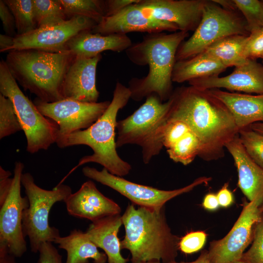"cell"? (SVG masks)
Instances as JSON below:
<instances>
[{
    "instance_id": "obj_2",
    "label": "cell",
    "mask_w": 263,
    "mask_h": 263,
    "mask_svg": "<svg viewBox=\"0 0 263 263\" xmlns=\"http://www.w3.org/2000/svg\"><path fill=\"white\" fill-rule=\"evenodd\" d=\"M188 35L182 31L148 34L125 51L133 64L149 67L146 76L130 80L132 99L139 101L152 94L157 95L163 102L169 99L173 93L172 75L177 51Z\"/></svg>"
},
{
    "instance_id": "obj_28",
    "label": "cell",
    "mask_w": 263,
    "mask_h": 263,
    "mask_svg": "<svg viewBox=\"0 0 263 263\" xmlns=\"http://www.w3.org/2000/svg\"><path fill=\"white\" fill-rule=\"evenodd\" d=\"M68 19L84 17L99 23L105 17L104 0H59Z\"/></svg>"
},
{
    "instance_id": "obj_35",
    "label": "cell",
    "mask_w": 263,
    "mask_h": 263,
    "mask_svg": "<svg viewBox=\"0 0 263 263\" xmlns=\"http://www.w3.org/2000/svg\"><path fill=\"white\" fill-rule=\"evenodd\" d=\"M190 130L188 126L181 120L167 122L163 133L162 142L166 149L172 146Z\"/></svg>"
},
{
    "instance_id": "obj_27",
    "label": "cell",
    "mask_w": 263,
    "mask_h": 263,
    "mask_svg": "<svg viewBox=\"0 0 263 263\" xmlns=\"http://www.w3.org/2000/svg\"><path fill=\"white\" fill-rule=\"evenodd\" d=\"M15 20L17 35H22L38 28L33 0H3Z\"/></svg>"
},
{
    "instance_id": "obj_49",
    "label": "cell",
    "mask_w": 263,
    "mask_h": 263,
    "mask_svg": "<svg viewBox=\"0 0 263 263\" xmlns=\"http://www.w3.org/2000/svg\"><path fill=\"white\" fill-rule=\"evenodd\" d=\"M247 263L244 262V261H241V260H240V261H237V262H235V263Z\"/></svg>"
},
{
    "instance_id": "obj_3",
    "label": "cell",
    "mask_w": 263,
    "mask_h": 263,
    "mask_svg": "<svg viewBox=\"0 0 263 263\" xmlns=\"http://www.w3.org/2000/svg\"><path fill=\"white\" fill-rule=\"evenodd\" d=\"M125 229L121 249L128 250L132 263L175 261L180 239L172 233L164 207L150 208L129 204L122 215Z\"/></svg>"
},
{
    "instance_id": "obj_14",
    "label": "cell",
    "mask_w": 263,
    "mask_h": 263,
    "mask_svg": "<svg viewBox=\"0 0 263 263\" xmlns=\"http://www.w3.org/2000/svg\"><path fill=\"white\" fill-rule=\"evenodd\" d=\"M96 24L92 19L75 17L54 26L38 28L27 34L16 35L10 51L36 49L64 51L66 44L72 38L82 32L92 31Z\"/></svg>"
},
{
    "instance_id": "obj_29",
    "label": "cell",
    "mask_w": 263,
    "mask_h": 263,
    "mask_svg": "<svg viewBox=\"0 0 263 263\" xmlns=\"http://www.w3.org/2000/svg\"><path fill=\"white\" fill-rule=\"evenodd\" d=\"M38 28L54 26L68 19L59 0H33Z\"/></svg>"
},
{
    "instance_id": "obj_32",
    "label": "cell",
    "mask_w": 263,
    "mask_h": 263,
    "mask_svg": "<svg viewBox=\"0 0 263 263\" xmlns=\"http://www.w3.org/2000/svg\"><path fill=\"white\" fill-rule=\"evenodd\" d=\"M22 131L11 100L0 94V139Z\"/></svg>"
},
{
    "instance_id": "obj_19",
    "label": "cell",
    "mask_w": 263,
    "mask_h": 263,
    "mask_svg": "<svg viewBox=\"0 0 263 263\" xmlns=\"http://www.w3.org/2000/svg\"><path fill=\"white\" fill-rule=\"evenodd\" d=\"M64 202L69 214L92 222L107 216L120 214L121 211L120 206L103 194L91 180L84 182Z\"/></svg>"
},
{
    "instance_id": "obj_23",
    "label": "cell",
    "mask_w": 263,
    "mask_h": 263,
    "mask_svg": "<svg viewBox=\"0 0 263 263\" xmlns=\"http://www.w3.org/2000/svg\"><path fill=\"white\" fill-rule=\"evenodd\" d=\"M122 224L120 214L109 216L92 222L86 232L95 245L103 250L108 263H127L129 260L121 254L117 236Z\"/></svg>"
},
{
    "instance_id": "obj_13",
    "label": "cell",
    "mask_w": 263,
    "mask_h": 263,
    "mask_svg": "<svg viewBox=\"0 0 263 263\" xmlns=\"http://www.w3.org/2000/svg\"><path fill=\"white\" fill-rule=\"evenodd\" d=\"M33 102L43 115L58 125V138L89 128L102 115L111 102L89 103L65 98L45 102L37 98Z\"/></svg>"
},
{
    "instance_id": "obj_11",
    "label": "cell",
    "mask_w": 263,
    "mask_h": 263,
    "mask_svg": "<svg viewBox=\"0 0 263 263\" xmlns=\"http://www.w3.org/2000/svg\"><path fill=\"white\" fill-rule=\"evenodd\" d=\"M263 194L246 203L237 221L223 238L213 241L208 250L210 263H234L241 260L253 238L255 225L261 219Z\"/></svg>"
},
{
    "instance_id": "obj_22",
    "label": "cell",
    "mask_w": 263,
    "mask_h": 263,
    "mask_svg": "<svg viewBox=\"0 0 263 263\" xmlns=\"http://www.w3.org/2000/svg\"><path fill=\"white\" fill-rule=\"evenodd\" d=\"M208 90L229 110L239 131L252 124L263 122V94L253 95L218 89Z\"/></svg>"
},
{
    "instance_id": "obj_17",
    "label": "cell",
    "mask_w": 263,
    "mask_h": 263,
    "mask_svg": "<svg viewBox=\"0 0 263 263\" xmlns=\"http://www.w3.org/2000/svg\"><path fill=\"white\" fill-rule=\"evenodd\" d=\"M225 76H211L193 79L190 86L202 90L225 88L232 91L263 94V65L248 58Z\"/></svg>"
},
{
    "instance_id": "obj_39",
    "label": "cell",
    "mask_w": 263,
    "mask_h": 263,
    "mask_svg": "<svg viewBox=\"0 0 263 263\" xmlns=\"http://www.w3.org/2000/svg\"><path fill=\"white\" fill-rule=\"evenodd\" d=\"M0 17L5 34L15 37L17 35L15 18L3 0H0Z\"/></svg>"
},
{
    "instance_id": "obj_6",
    "label": "cell",
    "mask_w": 263,
    "mask_h": 263,
    "mask_svg": "<svg viewBox=\"0 0 263 263\" xmlns=\"http://www.w3.org/2000/svg\"><path fill=\"white\" fill-rule=\"evenodd\" d=\"M172 103L171 96L166 101L152 94L132 114L117 121L116 147L136 145L142 150V160L147 164L164 147L163 131Z\"/></svg>"
},
{
    "instance_id": "obj_8",
    "label": "cell",
    "mask_w": 263,
    "mask_h": 263,
    "mask_svg": "<svg viewBox=\"0 0 263 263\" xmlns=\"http://www.w3.org/2000/svg\"><path fill=\"white\" fill-rule=\"evenodd\" d=\"M0 93L13 103L26 136L28 152L33 154L46 150L56 143L59 134L58 125L43 115L23 93L3 59L0 61Z\"/></svg>"
},
{
    "instance_id": "obj_38",
    "label": "cell",
    "mask_w": 263,
    "mask_h": 263,
    "mask_svg": "<svg viewBox=\"0 0 263 263\" xmlns=\"http://www.w3.org/2000/svg\"><path fill=\"white\" fill-rule=\"evenodd\" d=\"M37 263H63L62 256L51 242L43 243L38 251Z\"/></svg>"
},
{
    "instance_id": "obj_45",
    "label": "cell",
    "mask_w": 263,
    "mask_h": 263,
    "mask_svg": "<svg viewBox=\"0 0 263 263\" xmlns=\"http://www.w3.org/2000/svg\"><path fill=\"white\" fill-rule=\"evenodd\" d=\"M169 263H210L208 255V250H203L198 258L194 261L190 262H177L176 261Z\"/></svg>"
},
{
    "instance_id": "obj_20",
    "label": "cell",
    "mask_w": 263,
    "mask_h": 263,
    "mask_svg": "<svg viewBox=\"0 0 263 263\" xmlns=\"http://www.w3.org/2000/svg\"><path fill=\"white\" fill-rule=\"evenodd\" d=\"M132 44L127 34L102 35L85 31L72 38L66 44L64 51L69 52L75 57L91 58L105 51L118 53L125 51Z\"/></svg>"
},
{
    "instance_id": "obj_25",
    "label": "cell",
    "mask_w": 263,
    "mask_h": 263,
    "mask_svg": "<svg viewBox=\"0 0 263 263\" xmlns=\"http://www.w3.org/2000/svg\"><path fill=\"white\" fill-rule=\"evenodd\" d=\"M227 68L219 61L202 52L190 58L176 61L172 82L182 83L193 79L218 76Z\"/></svg>"
},
{
    "instance_id": "obj_26",
    "label": "cell",
    "mask_w": 263,
    "mask_h": 263,
    "mask_svg": "<svg viewBox=\"0 0 263 263\" xmlns=\"http://www.w3.org/2000/svg\"><path fill=\"white\" fill-rule=\"evenodd\" d=\"M248 36L232 35L222 38L207 48L204 52L219 61L226 68L235 67L244 63L245 46Z\"/></svg>"
},
{
    "instance_id": "obj_1",
    "label": "cell",
    "mask_w": 263,
    "mask_h": 263,
    "mask_svg": "<svg viewBox=\"0 0 263 263\" xmlns=\"http://www.w3.org/2000/svg\"><path fill=\"white\" fill-rule=\"evenodd\" d=\"M171 96L168 121L181 120L188 126L200 141L201 158H222L225 145L239 132L229 110L208 90L191 86L177 88Z\"/></svg>"
},
{
    "instance_id": "obj_48",
    "label": "cell",
    "mask_w": 263,
    "mask_h": 263,
    "mask_svg": "<svg viewBox=\"0 0 263 263\" xmlns=\"http://www.w3.org/2000/svg\"><path fill=\"white\" fill-rule=\"evenodd\" d=\"M161 263L160 262H145V263Z\"/></svg>"
},
{
    "instance_id": "obj_5",
    "label": "cell",
    "mask_w": 263,
    "mask_h": 263,
    "mask_svg": "<svg viewBox=\"0 0 263 263\" xmlns=\"http://www.w3.org/2000/svg\"><path fill=\"white\" fill-rule=\"evenodd\" d=\"M75 57L66 51L13 50L7 54L5 61L24 91H29L43 102H54L64 99L62 85Z\"/></svg>"
},
{
    "instance_id": "obj_47",
    "label": "cell",
    "mask_w": 263,
    "mask_h": 263,
    "mask_svg": "<svg viewBox=\"0 0 263 263\" xmlns=\"http://www.w3.org/2000/svg\"><path fill=\"white\" fill-rule=\"evenodd\" d=\"M260 211H261V212L263 213V203L262 204V205H261V206L260 207Z\"/></svg>"
},
{
    "instance_id": "obj_40",
    "label": "cell",
    "mask_w": 263,
    "mask_h": 263,
    "mask_svg": "<svg viewBox=\"0 0 263 263\" xmlns=\"http://www.w3.org/2000/svg\"><path fill=\"white\" fill-rule=\"evenodd\" d=\"M138 0H104L105 17H109L115 15L127 6L137 2Z\"/></svg>"
},
{
    "instance_id": "obj_44",
    "label": "cell",
    "mask_w": 263,
    "mask_h": 263,
    "mask_svg": "<svg viewBox=\"0 0 263 263\" xmlns=\"http://www.w3.org/2000/svg\"><path fill=\"white\" fill-rule=\"evenodd\" d=\"M15 37L7 35H0V52L9 51L14 43Z\"/></svg>"
},
{
    "instance_id": "obj_30",
    "label": "cell",
    "mask_w": 263,
    "mask_h": 263,
    "mask_svg": "<svg viewBox=\"0 0 263 263\" xmlns=\"http://www.w3.org/2000/svg\"><path fill=\"white\" fill-rule=\"evenodd\" d=\"M200 147L198 138L190 130L166 150L169 158L173 161L187 165L199 156Z\"/></svg>"
},
{
    "instance_id": "obj_43",
    "label": "cell",
    "mask_w": 263,
    "mask_h": 263,
    "mask_svg": "<svg viewBox=\"0 0 263 263\" xmlns=\"http://www.w3.org/2000/svg\"><path fill=\"white\" fill-rule=\"evenodd\" d=\"M219 206L216 194L208 193L204 197L203 207L208 210H215Z\"/></svg>"
},
{
    "instance_id": "obj_50",
    "label": "cell",
    "mask_w": 263,
    "mask_h": 263,
    "mask_svg": "<svg viewBox=\"0 0 263 263\" xmlns=\"http://www.w3.org/2000/svg\"><path fill=\"white\" fill-rule=\"evenodd\" d=\"M262 58L263 59V56H262Z\"/></svg>"
},
{
    "instance_id": "obj_24",
    "label": "cell",
    "mask_w": 263,
    "mask_h": 263,
    "mask_svg": "<svg viewBox=\"0 0 263 263\" xmlns=\"http://www.w3.org/2000/svg\"><path fill=\"white\" fill-rule=\"evenodd\" d=\"M54 243L66 251V263H89V259H93L94 263L107 261L105 253L100 252L86 232L79 229H75L66 236L57 237Z\"/></svg>"
},
{
    "instance_id": "obj_37",
    "label": "cell",
    "mask_w": 263,
    "mask_h": 263,
    "mask_svg": "<svg viewBox=\"0 0 263 263\" xmlns=\"http://www.w3.org/2000/svg\"><path fill=\"white\" fill-rule=\"evenodd\" d=\"M245 55L247 58L254 59L263 55V28L254 31L247 37Z\"/></svg>"
},
{
    "instance_id": "obj_12",
    "label": "cell",
    "mask_w": 263,
    "mask_h": 263,
    "mask_svg": "<svg viewBox=\"0 0 263 263\" xmlns=\"http://www.w3.org/2000/svg\"><path fill=\"white\" fill-rule=\"evenodd\" d=\"M24 167L22 162H16L9 191L0 205V241L5 242L10 253L19 258L27 250L22 230V218L29 201L26 196L22 197L21 195V178Z\"/></svg>"
},
{
    "instance_id": "obj_15",
    "label": "cell",
    "mask_w": 263,
    "mask_h": 263,
    "mask_svg": "<svg viewBox=\"0 0 263 263\" xmlns=\"http://www.w3.org/2000/svg\"><path fill=\"white\" fill-rule=\"evenodd\" d=\"M206 0H139L136 4L151 19L175 24L179 31L195 30Z\"/></svg>"
},
{
    "instance_id": "obj_7",
    "label": "cell",
    "mask_w": 263,
    "mask_h": 263,
    "mask_svg": "<svg viewBox=\"0 0 263 263\" xmlns=\"http://www.w3.org/2000/svg\"><path fill=\"white\" fill-rule=\"evenodd\" d=\"M21 183L29 201L23 213V233L29 239L32 252L36 253L43 243L54 242L60 236L58 229L49 224L50 211L55 203L65 201L72 189L62 184L52 190L43 189L36 184L29 172L23 173Z\"/></svg>"
},
{
    "instance_id": "obj_42",
    "label": "cell",
    "mask_w": 263,
    "mask_h": 263,
    "mask_svg": "<svg viewBox=\"0 0 263 263\" xmlns=\"http://www.w3.org/2000/svg\"><path fill=\"white\" fill-rule=\"evenodd\" d=\"M0 263H17L15 257L9 252L8 245L2 241H0Z\"/></svg>"
},
{
    "instance_id": "obj_18",
    "label": "cell",
    "mask_w": 263,
    "mask_h": 263,
    "mask_svg": "<svg viewBox=\"0 0 263 263\" xmlns=\"http://www.w3.org/2000/svg\"><path fill=\"white\" fill-rule=\"evenodd\" d=\"M101 54L94 57H75L63 81L62 94L64 98L84 102H97L99 93L96 85V68Z\"/></svg>"
},
{
    "instance_id": "obj_41",
    "label": "cell",
    "mask_w": 263,
    "mask_h": 263,
    "mask_svg": "<svg viewBox=\"0 0 263 263\" xmlns=\"http://www.w3.org/2000/svg\"><path fill=\"white\" fill-rule=\"evenodd\" d=\"M216 195L220 206L227 207L233 203V194L228 188L227 184H225L223 186Z\"/></svg>"
},
{
    "instance_id": "obj_21",
    "label": "cell",
    "mask_w": 263,
    "mask_h": 263,
    "mask_svg": "<svg viewBox=\"0 0 263 263\" xmlns=\"http://www.w3.org/2000/svg\"><path fill=\"white\" fill-rule=\"evenodd\" d=\"M232 156L238 174V185L249 201L263 194V169L249 156L238 135L225 146Z\"/></svg>"
},
{
    "instance_id": "obj_36",
    "label": "cell",
    "mask_w": 263,
    "mask_h": 263,
    "mask_svg": "<svg viewBox=\"0 0 263 263\" xmlns=\"http://www.w3.org/2000/svg\"><path fill=\"white\" fill-rule=\"evenodd\" d=\"M207 239L206 233L202 231L191 232L180 240L179 249L186 254H191L202 249Z\"/></svg>"
},
{
    "instance_id": "obj_4",
    "label": "cell",
    "mask_w": 263,
    "mask_h": 263,
    "mask_svg": "<svg viewBox=\"0 0 263 263\" xmlns=\"http://www.w3.org/2000/svg\"><path fill=\"white\" fill-rule=\"evenodd\" d=\"M130 98L129 88L117 82L109 106L96 122L86 129L58 138L56 144L60 148L83 145L93 150L92 155L82 157L65 178L77 168L88 163L99 164L110 173L118 176L122 177L129 173L131 165L123 160L116 150L115 131L118 113Z\"/></svg>"
},
{
    "instance_id": "obj_9",
    "label": "cell",
    "mask_w": 263,
    "mask_h": 263,
    "mask_svg": "<svg viewBox=\"0 0 263 263\" xmlns=\"http://www.w3.org/2000/svg\"><path fill=\"white\" fill-rule=\"evenodd\" d=\"M247 32L244 19L233 10L213 0H206L201 20L193 34L180 45L176 61L193 57L222 38L232 35L247 36Z\"/></svg>"
},
{
    "instance_id": "obj_34",
    "label": "cell",
    "mask_w": 263,
    "mask_h": 263,
    "mask_svg": "<svg viewBox=\"0 0 263 263\" xmlns=\"http://www.w3.org/2000/svg\"><path fill=\"white\" fill-rule=\"evenodd\" d=\"M253 242L249 249L243 254L241 261L247 263H263V216L255 225Z\"/></svg>"
},
{
    "instance_id": "obj_31",
    "label": "cell",
    "mask_w": 263,
    "mask_h": 263,
    "mask_svg": "<svg viewBox=\"0 0 263 263\" xmlns=\"http://www.w3.org/2000/svg\"><path fill=\"white\" fill-rule=\"evenodd\" d=\"M243 14L249 34L263 28V1L258 0H233Z\"/></svg>"
},
{
    "instance_id": "obj_16",
    "label": "cell",
    "mask_w": 263,
    "mask_h": 263,
    "mask_svg": "<svg viewBox=\"0 0 263 263\" xmlns=\"http://www.w3.org/2000/svg\"><path fill=\"white\" fill-rule=\"evenodd\" d=\"M136 2L127 6L115 15L103 18L92 32L107 35L127 34L132 32L151 34L179 31L178 27L172 23L151 19L146 15Z\"/></svg>"
},
{
    "instance_id": "obj_33",
    "label": "cell",
    "mask_w": 263,
    "mask_h": 263,
    "mask_svg": "<svg viewBox=\"0 0 263 263\" xmlns=\"http://www.w3.org/2000/svg\"><path fill=\"white\" fill-rule=\"evenodd\" d=\"M238 136L249 156L263 169V135L246 128L239 131Z\"/></svg>"
},
{
    "instance_id": "obj_10",
    "label": "cell",
    "mask_w": 263,
    "mask_h": 263,
    "mask_svg": "<svg viewBox=\"0 0 263 263\" xmlns=\"http://www.w3.org/2000/svg\"><path fill=\"white\" fill-rule=\"evenodd\" d=\"M82 171L85 176L114 189L129 199L134 205L154 209L164 207L166 203L170 199L188 192L198 186L207 184L211 180L210 177H201L183 188L166 190L128 181L111 174L104 168L98 170L94 168L85 167Z\"/></svg>"
},
{
    "instance_id": "obj_46",
    "label": "cell",
    "mask_w": 263,
    "mask_h": 263,
    "mask_svg": "<svg viewBox=\"0 0 263 263\" xmlns=\"http://www.w3.org/2000/svg\"><path fill=\"white\" fill-rule=\"evenodd\" d=\"M249 127L252 130L263 135V122H257L252 124Z\"/></svg>"
}]
</instances>
